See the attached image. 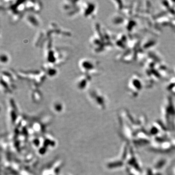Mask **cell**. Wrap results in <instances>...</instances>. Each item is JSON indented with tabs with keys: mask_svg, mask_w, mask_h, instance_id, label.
Listing matches in <instances>:
<instances>
[{
	"mask_svg": "<svg viewBox=\"0 0 175 175\" xmlns=\"http://www.w3.org/2000/svg\"><path fill=\"white\" fill-rule=\"evenodd\" d=\"M79 68L83 74L91 76L97 74L99 71V63L93 59L84 58L79 60Z\"/></svg>",
	"mask_w": 175,
	"mask_h": 175,
	"instance_id": "obj_1",
	"label": "cell"
},
{
	"mask_svg": "<svg viewBox=\"0 0 175 175\" xmlns=\"http://www.w3.org/2000/svg\"><path fill=\"white\" fill-rule=\"evenodd\" d=\"M97 11V5L93 1H81L80 12L85 18H95Z\"/></svg>",
	"mask_w": 175,
	"mask_h": 175,
	"instance_id": "obj_2",
	"label": "cell"
},
{
	"mask_svg": "<svg viewBox=\"0 0 175 175\" xmlns=\"http://www.w3.org/2000/svg\"><path fill=\"white\" fill-rule=\"evenodd\" d=\"M81 1H65L61 5V9L66 15L69 16H73L80 12Z\"/></svg>",
	"mask_w": 175,
	"mask_h": 175,
	"instance_id": "obj_3",
	"label": "cell"
},
{
	"mask_svg": "<svg viewBox=\"0 0 175 175\" xmlns=\"http://www.w3.org/2000/svg\"><path fill=\"white\" fill-rule=\"evenodd\" d=\"M143 84L139 76L134 74L130 77L127 83L128 91L134 95H138L143 89Z\"/></svg>",
	"mask_w": 175,
	"mask_h": 175,
	"instance_id": "obj_4",
	"label": "cell"
},
{
	"mask_svg": "<svg viewBox=\"0 0 175 175\" xmlns=\"http://www.w3.org/2000/svg\"><path fill=\"white\" fill-rule=\"evenodd\" d=\"M91 80V76L88 74H82L77 80L76 82L77 88L80 91L86 90L90 86Z\"/></svg>",
	"mask_w": 175,
	"mask_h": 175,
	"instance_id": "obj_5",
	"label": "cell"
},
{
	"mask_svg": "<svg viewBox=\"0 0 175 175\" xmlns=\"http://www.w3.org/2000/svg\"><path fill=\"white\" fill-rule=\"evenodd\" d=\"M25 20L26 23L32 27H38L41 24L40 18L34 13L28 12L25 16Z\"/></svg>",
	"mask_w": 175,
	"mask_h": 175,
	"instance_id": "obj_6",
	"label": "cell"
},
{
	"mask_svg": "<svg viewBox=\"0 0 175 175\" xmlns=\"http://www.w3.org/2000/svg\"><path fill=\"white\" fill-rule=\"evenodd\" d=\"M26 10L28 12L37 13L42 9V4L40 1H25Z\"/></svg>",
	"mask_w": 175,
	"mask_h": 175,
	"instance_id": "obj_7",
	"label": "cell"
},
{
	"mask_svg": "<svg viewBox=\"0 0 175 175\" xmlns=\"http://www.w3.org/2000/svg\"><path fill=\"white\" fill-rule=\"evenodd\" d=\"M43 70L46 75L50 77H55L58 73L55 65L53 64L46 62L43 66Z\"/></svg>",
	"mask_w": 175,
	"mask_h": 175,
	"instance_id": "obj_8",
	"label": "cell"
},
{
	"mask_svg": "<svg viewBox=\"0 0 175 175\" xmlns=\"http://www.w3.org/2000/svg\"><path fill=\"white\" fill-rule=\"evenodd\" d=\"M9 57L7 53H3L1 55V62L3 64L8 63L9 61Z\"/></svg>",
	"mask_w": 175,
	"mask_h": 175,
	"instance_id": "obj_9",
	"label": "cell"
}]
</instances>
